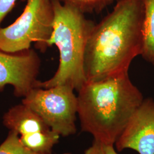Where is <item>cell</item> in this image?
I'll return each mask as SVG.
<instances>
[{
	"instance_id": "1",
	"label": "cell",
	"mask_w": 154,
	"mask_h": 154,
	"mask_svg": "<svg viewBox=\"0 0 154 154\" xmlns=\"http://www.w3.org/2000/svg\"><path fill=\"white\" fill-rule=\"evenodd\" d=\"M143 0H117L113 10L95 24L85 55L87 81L128 72L143 46Z\"/></svg>"
},
{
	"instance_id": "6",
	"label": "cell",
	"mask_w": 154,
	"mask_h": 154,
	"mask_svg": "<svg viewBox=\"0 0 154 154\" xmlns=\"http://www.w3.org/2000/svg\"><path fill=\"white\" fill-rule=\"evenodd\" d=\"M41 63L38 54L32 48L16 53L0 50V91L10 85L16 97H25L37 88Z\"/></svg>"
},
{
	"instance_id": "8",
	"label": "cell",
	"mask_w": 154,
	"mask_h": 154,
	"mask_svg": "<svg viewBox=\"0 0 154 154\" xmlns=\"http://www.w3.org/2000/svg\"><path fill=\"white\" fill-rule=\"evenodd\" d=\"M2 123L19 136L51 130L36 112L22 103L8 110L3 116Z\"/></svg>"
},
{
	"instance_id": "10",
	"label": "cell",
	"mask_w": 154,
	"mask_h": 154,
	"mask_svg": "<svg viewBox=\"0 0 154 154\" xmlns=\"http://www.w3.org/2000/svg\"><path fill=\"white\" fill-rule=\"evenodd\" d=\"M144 14L143 46L140 55L154 66V0H143Z\"/></svg>"
},
{
	"instance_id": "13",
	"label": "cell",
	"mask_w": 154,
	"mask_h": 154,
	"mask_svg": "<svg viewBox=\"0 0 154 154\" xmlns=\"http://www.w3.org/2000/svg\"><path fill=\"white\" fill-rule=\"evenodd\" d=\"M84 154H118L114 149V145L94 140L91 146L87 149Z\"/></svg>"
},
{
	"instance_id": "14",
	"label": "cell",
	"mask_w": 154,
	"mask_h": 154,
	"mask_svg": "<svg viewBox=\"0 0 154 154\" xmlns=\"http://www.w3.org/2000/svg\"><path fill=\"white\" fill-rule=\"evenodd\" d=\"M17 0H0V28L3 20L14 8Z\"/></svg>"
},
{
	"instance_id": "12",
	"label": "cell",
	"mask_w": 154,
	"mask_h": 154,
	"mask_svg": "<svg viewBox=\"0 0 154 154\" xmlns=\"http://www.w3.org/2000/svg\"><path fill=\"white\" fill-rule=\"evenodd\" d=\"M0 154H38L25 147L16 132L9 131L4 141L0 144Z\"/></svg>"
},
{
	"instance_id": "9",
	"label": "cell",
	"mask_w": 154,
	"mask_h": 154,
	"mask_svg": "<svg viewBox=\"0 0 154 154\" xmlns=\"http://www.w3.org/2000/svg\"><path fill=\"white\" fill-rule=\"evenodd\" d=\"M60 135L51 130L20 136L22 145L29 151L38 154H51Z\"/></svg>"
},
{
	"instance_id": "4",
	"label": "cell",
	"mask_w": 154,
	"mask_h": 154,
	"mask_svg": "<svg viewBox=\"0 0 154 154\" xmlns=\"http://www.w3.org/2000/svg\"><path fill=\"white\" fill-rule=\"evenodd\" d=\"M26 5L21 14L10 25L0 28V50L16 53L29 49L35 44L45 52L49 47L54 11L53 0H23Z\"/></svg>"
},
{
	"instance_id": "11",
	"label": "cell",
	"mask_w": 154,
	"mask_h": 154,
	"mask_svg": "<svg viewBox=\"0 0 154 154\" xmlns=\"http://www.w3.org/2000/svg\"><path fill=\"white\" fill-rule=\"evenodd\" d=\"M72 6L83 13H99L116 0H58Z\"/></svg>"
},
{
	"instance_id": "3",
	"label": "cell",
	"mask_w": 154,
	"mask_h": 154,
	"mask_svg": "<svg viewBox=\"0 0 154 154\" xmlns=\"http://www.w3.org/2000/svg\"><path fill=\"white\" fill-rule=\"evenodd\" d=\"M54 20L49 42L58 48L60 62L54 75L45 81H38L37 88H50L66 85L77 92L87 82L84 70L85 55L94 22L72 6L53 0Z\"/></svg>"
},
{
	"instance_id": "15",
	"label": "cell",
	"mask_w": 154,
	"mask_h": 154,
	"mask_svg": "<svg viewBox=\"0 0 154 154\" xmlns=\"http://www.w3.org/2000/svg\"><path fill=\"white\" fill-rule=\"evenodd\" d=\"M70 154V153H63V154Z\"/></svg>"
},
{
	"instance_id": "5",
	"label": "cell",
	"mask_w": 154,
	"mask_h": 154,
	"mask_svg": "<svg viewBox=\"0 0 154 154\" xmlns=\"http://www.w3.org/2000/svg\"><path fill=\"white\" fill-rule=\"evenodd\" d=\"M74 91L66 85L35 88L23 98L22 103L36 112L52 131L66 137L77 131L78 99Z\"/></svg>"
},
{
	"instance_id": "7",
	"label": "cell",
	"mask_w": 154,
	"mask_h": 154,
	"mask_svg": "<svg viewBox=\"0 0 154 154\" xmlns=\"http://www.w3.org/2000/svg\"><path fill=\"white\" fill-rule=\"evenodd\" d=\"M118 151L132 149L139 154H154V100L144 99L115 144Z\"/></svg>"
},
{
	"instance_id": "2",
	"label": "cell",
	"mask_w": 154,
	"mask_h": 154,
	"mask_svg": "<svg viewBox=\"0 0 154 154\" xmlns=\"http://www.w3.org/2000/svg\"><path fill=\"white\" fill-rule=\"evenodd\" d=\"M78 93L82 131L91 134L94 140L113 145L144 100L128 72L87 81Z\"/></svg>"
}]
</instances>
